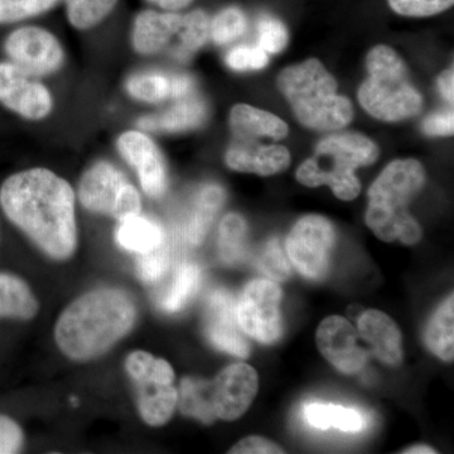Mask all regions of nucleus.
Segmentation results:
<instances>
[{"label": "nucleus", "mask_w": 454, "mask_h": 454, "mask_svg": "<svg viewBox=\"0 0 454 454\" xmlns=\"http://www.w3.org/2000/svg\"><path fill=\"white\" fill-rule=\"evenodd\" d=\"M122 160L138 175L146 196L160 199L168 187L166 162L162 152L145 130H127L116 140Z\"/></svg>", "instance_id": "obj_15"}, {"label": "nucleus", "mask_w": 454, "mask_h": 454, "mask_svg": "<svg viewBox=\"0 0 454 454\" xmlns=\"http://www.w3.org/2000/svg\"><path fill=\"white\" fill-rule=\"evenodd\" d=\"M437 85L439 92H441L442 98L447 101L448 104L453 106L454 100V74L453 68H448V70L443 71L441 74H439L437 80Z\"/></svg>", "instance_id": "obj_41"}, {"label": "nucleus", "mask_w": 454, "mask_h": 454, "mask_svg": "<svg viewBox=\"0 0 454 454\" xmlns=\"http://www.w3.org/2000/svg\"><path fill=\"white\" fill-rule=\"evenodd\" d=\"M0 205L9 220L51 258H70L76 250L74 193L52 170L32 168L5 179Z\"/></svg>", "instance_id": "obj_1"}, {"label": "nucleus", "mask_w": 454, "mask_h": 454, "mask_svg": "<svg viewBox=\"0 0 454 454\" xmlns=\"http://www.w3.org/2000/svg\"><path fill=\"white\" fill-rule=\"evenodd\" d=\"M357 328L358 336L372 346L379 360L391 366L402 363V333L389 316L380 310H365L358 317Z\"/></svg>", "instance_id": "obj_20"}, {"label": "nucleus", "mask_w": 454, "mask_h": 454, "mask_svg": "<svg viewBox=\"0 0 454 454\" xmlns=\"http://www.w3.org/2000/svg\"><path fill=\"white\" fill-rule=\"evenodd\" d=\"M232 454L284 453L283 448L271 442L270 439L252 435L241 439L230 450Z\"/></svg>", "instance_id": "obj_40"}, {"label": "nucleus", "mask_w": 454, "mask_h": 454, "mask_svg": "<svg viewBox=\"0 0 454 454\" xmlns=\"http://www.w3.org/2000/svg\"><path fill=\"white\" fill-rule=\"evenodd\" d=\"M426 169L417 160H397L385 167L370 187L366 225L376 238L391 243L414 245L422 238L418 221L409 214V205L422 191Z\"/></svg>", "instance_id": "obj_3"}, {"label": "nucleus", "mask_w": 454, "mask_h": 454, "mask_svg": "<svg viewBox=\"0 0 454 454\" xmlns=\"http://www.w3.org/2000/svg\"><path fill=\"white\" fill-rule=\"evenodd\" d=\"M220 258L227 265L243 262L247 254V223L239 214H229L219 227Z\"/></svg>", "instance_id": "obj_28"}, {"label": "nucleus", "mask_w": 454, "mask_h": 454, "mask_svg": "<svg viewBox=\"0 0 454 454\" xmlns=\"http://www.w3.org/2000/svg\"><path fill=\"white\" fill-rule=\"evenodd\" d=\"M268 62V53L260 47H236L226 56L227 66L235 71L262 70Z\"/></svg>", "instance_id": "obj_37"}, {"label": "nucleus", "mask_w": 454, "mask_h": 454, "mask_svg": "<svg viewBox=\"0 0 454 454\" xmlns=\"http://www.w3.org/2000/svg\"><path fill=\"white\" fill-rule=\"evenodd\" d=\"M256 267L273 282H284L291 277V265L284 256L278 239H271L256 258Z\"/></svg>", "instance_id": "obj_33"}, {"label": "nucleus", "mask_w": 454, "mask_h": 454, "mask_svg": "<svg viewBox=\"0 0 454 454\" xmlns=\"http://www.w3.org/2000/svg\"><path fill=\"white\" fill-rule=\"evenodd\" d=\"M169 267L168 244L164 243L152 252L139 254L138 273L146 283L162 279Z\"/></svg>", "instance_id": "obj_36"}, {"label": "nucleus", "mask_w": 454, "mask_h": 454, "mask_svg": "<svg viewBox=\"0 0 454 454\" xmlns=\"http://www.w3.org/2000/svg\"><path fill=\"white\" fill-rule=\"evenodd\" d=\"M230 129L232 139L247 142H262V140H282L288 136L286 122L274 114L247 104H238L230 112Z\"/></svg>", "instance_id": "obj_21"}, {"label": "nucleus", "mask_w": 454, "mask_h": 454, "mask_svg": "<svg viewBox=\"0 0 454 454\" xmlns=\"http://www.w3.org/2000/svg\"><path fill=\"white\" fill-rule=\"evenodd\" d=\"M200 283H201L200 268L190 262L182 264L176 271L169 291L163 295L160 307L169 313L184 309V307L199 291Z\"/></svg>", "instance_id": "obj_30"}, {"label": "nucleus", "mask_w": 454, "mask_h": 454, "mask_svg": "<svg viewBox=\"0 0 454 454\" xmlns=\"http://www.w3.org/2000/svg\"><path fill=\"white\" fill-rule=\"evenodd\" d=\"M62 0H0V25L22 22L52 11Z\"/></svg>", "instance_id": "obj_32"}, {"label": "nucleus", "mask_w": 454, "mask_h": 454, "mask_svg": "<svg viewBox=\"0 0 454 454\" xmlns=\"http://www.w3.org/2000/svg\"><path fill=\"white\" fill-rule=\"evenodd\" d=\"M259 389L258 373L247 364L225 367L212 381L184 378L179 387V411L203 424L232 422L247 413Z\"/></svg>", "instance_id": "obj_7"}, {"label": "nucleus", "mask_w": 454, "mask_h": 454, "mask_svg": "<svg viewBox=\"0 0 454 454\" xmlns=\"http://www.w3.org/2000/svg\"><path fill=\"white\" fill-rule=\"evenodd\" d=\"M282 298V289L273 280L255 279L247 284L236 301L243 333L265 345L279 340L283 333Z\"/></svg>", "instance_id": "obj_11"}, {"label": "nucleus", "mask_w": 454, "mask_h": 454, "mask_svg": "<svg viewBox=\"0 0 454 454\" xmlns=\"http://www.w3.org/2000/svg\"><path fill=\"white\" fill-rule=\"evenodd\" d=\"M304 419L312 428L319 430L334 428L340 432L358 433L367 427L365 415L357 409L324 403L306 405Z\"/></svg>", "instance_id": "obj_24"}, {"label": "nucleus", "mask_w": 454, "mask_h": 454, "mask_svg": "<svg viewBox=\"0 0 454 454\" xmlns=\"http://www.w3.org/2000/svg\"><path fill=\"white\" fill-rule=\"evenodd\" d=\"M125 369L136 387L142 419L151 427L168 423L178 403L172 366L148 352L134 351L127 357Z\"/></svg>", "instance_id": "obj_9"}, {"label": "nucleus", "mask_w": 454, "mask_h": 454, "mask_svg": "<svg viewBox=\"0 0 454 454\" xmlns=\"http://www.w3.org/2000/svg\"><path fill=\"white\" fill-rule=\"evenodd\" d=\"M0 103L31 121H43L55 107L50 89L11 61L0 62Z\"/></svg>", "instance_id": "obj_14"}, {"label": "nucleus", "mask_w": 454, "mask_h": 454, "mask_svg": "<svg viewBox=\"0 0 454 454\" xmlns=\"http://www.w3.org/2000/svg\"><path fill=\"white\" fill-rule=\"evenodd\" d=\"M278 89L301 125L318 131L348 127L354 106L337 92L336 79L317 59L288 66L278 76Z\"/></svg>", "instance_id": "obj_4"}, {"label": "nucleus", "mask_w": 454, "mask_h": 454, "mask_svg": "<svg viewBox=\"0 0 454 454\" xmlns=\"http://www.w3.org/2000/svg\"><path fill=\"white\" fill-rule=\"evenodd\" d=\"M66 17L77 31H89L113 13L119 0H62Z\"/></svg>", "instance_id": "obj_29"}, {"label": "nucleus", "mask_w": 454, "mask_h": 454, "mask_svg": "<svg viewBox=\"0 0 454 454\" xmlns=\"http://www.w3.org/2000/svg\"><path fill=\"white\" fill-rule=\"evenodd\" d=\"M195 80L187 74H166L162 71H140L125 82V91L134 100L145 104L181 100L192 95Z\"/></svg>", "instance_id": "obj_19"}, {"label": "nucleus", "mask_w": 454, "mask_h": 454, "mask_svg": "<svg viewBox=\"0 0 454 454\" xmlns=\"http://www.w3.org/2000/svg\"><path fill=\"white\" fill-rule=\"evenodd\" d=\"M160 11L179 12L190 7L195 0H145Z\"/></svg>", "instance_id": "obj_42"}, {"label": "nucleus", "mask_w": 454, "mask_h": 454, "mask_svg": "<svg viewBox=\"0 0 454 454\" xmlns=\"http://www.w3.org/2000/svg\"><path fill=\"white\" fill-rule=\"evenodd\" d=\"M258 47L267 53L282 52L288 43V31L279 20L262 17L258 23Z\"/></svg>", "instance_id": "obj_35"}, {"label": "nucleus", "mask_w": 454, "mask_h": 454, "mask_svg": "<svg viewBox=\"0 0 454 454\" xmlns=\"http://www.w3.org/2000/svg\"><path fill=\"white\" fill-rule=\"evenodd\" d=\"M22 429L11 418L0 415V454L20 452L23 446Z\"/></svg>", "instance_id": "obj_38"}, {"label": "nucleus", "mask_w": 454, "mask_h": 454, "mask_svg": "<svg viewBox=\"0 0 454 454\" xmlns=\"http://www.w3.org/2000/svg\"><path fill=\"white\" fill-rule=\"evenodd\" d=\"M79 199L86 210L119 221L142 211V200L137 188L118 167L107 160H98L83 173Z\"/></svg>", "instance_id": "obj_10"}, {"label": "nucleus", "mask_w": 454, "mask_h": 454, "mask_svg": "<svg viewBox=\"0 0 454 454\" xmlns=\"http://www.w3.org/2000/svg\"><path fill=\"white\" fill-rule=\"evenodd\" d=\"M247 16L240 8L227 7L210 20V40L219 46L231 43L247 31Z\"/></svg>", "instance_id": "obj_31"}, {"label": "nucleus", "mask_w": 454, "mask_h": 454, "mask_svg": "<svg viewBox=\"0 0 454 454\" xmlns=\"http://www.w3.org/2000/svg\"><path fill=\"white\" fill-rule=\"evenodd\" d=\"M115 239L122 249L138 254L152 252L167 243L162 226L140 214L119 221Z\"/></svg>", "instance_id": "obj_23"}, {"label": "nucleus", "mask_w": 454, "mask_h": 454, "mask_svg": "<svg viewBox=\"0 0 454 454\" xmlns=\"http://www.w3.org/2000/svg\"><path fill=\"white\" fill-rule=\"evenodd\" d=\"M317 346L331 365L343 373L360 372L367 363V352L358 345V333L348 319L331 316L317 330Z\"/></svg>", "instance_id": "obj_17"}, {"label": "nucleus", "mask_w": 454, "mask_h": 454, "mask_svg": "<svg viewBox=\"0 0 454 454\" xmlns=\"http://www.w3.org/2000/svg\"><path fill=\"white\" fill-rule=\"evenodd\" d=\"M422 130L429 137L453 136L454 115L450 112L434 113L427 116L422 124Z\"/></svg>", "instance_id": "obj_39"}, {"label": "nucleus", "mask_w": 454, "mask_h": 454, "mask_svg": "<svg viewBox=\"0 0 454 454\" xmlns=\"http://www.w3.org/2000/svg\"><path fill=\"white\" fill-rule=\"evenodd\" d=\"M387 4L399 16L426 18L452 8L454 0H387Z\"/></svg>", "instance_id": "obj_34"}, {"label": "nucleus", "mask_w": 454, "mask_h": 454, "mask_svg": "<svg viewBox=\"0 0 454 454\" xmlns=\"http://www.w3.org/2000/svg\"><path fill=\"white\" fill-rule=\"evenodd\" d=\"M4 51L12 64L32 76L46 77L61 70L65 50L61 42L49 29L23 26L8 35Z\"/></svg>", "instance_id": "obj_13"}, {"label": "nucleus", "mask_w": 454, "mask_h": 454, "mask_svg": "<svg viewBox=\"0 0 454 454\" xmlns=\"http://www.w3.org/2000/svg\"><path fill=\"white\" fill-rule=\"evenodd\" d=\"M366 70L367 77L358 89L357 98L372 118L396 122L422 112V94L411 82L405 62L391 47H373L367 53Z\"/></svg>", "instance_id": "obj_6"}, {"label": "nucleus", "mask_w": 454, "mask_h": 454, "mask_svg": "<svg viewBox=\"0 0 454 454\" xmlns=\"http://www.w3.org/2000/svg\"><path fill=\"white\" fill-rule=\"evenodd\" d=\"M225 199V191L217 184H207L200 191L196 199L195 212L187 227V238L191 244L202 243Z\"/></svg>", "instance_id": "obj_27"}, {"label": "nucleus", "mask_w": 454, "mask_h": 454, "mask_svg": "<svg viewBox=\"0 0 454 454\" xmlns=\"http://www.w3.org/2000/svg\"><path fill=\"white\" fill-rule=\"evenodd\" d=\"M336 243L333 223L321 215L301 217L286 238V253L298 271L310 280L324 279Z\"/></svg>", "instance_id": "obj_12"}, {"label": "nucleus", "mask_w": 454, "mask_h": 454, "mask_svg": "<svg viewBox=\"0 0 454 454\" xmlns=\"http://www.w3.org/2000/svg\"><path fill=\"white\" fill-rule=\"evenodd\" d=\"M137 315L136 301L121 289L86 293L59 316L56 343L66 356L74 361L97 358L130 333Z\"/></svg>", "instance_id": "obj_2"}, {"label": "nucleus", "mask_w": 454, "mask_h": 454, "mask_svg": "<svg viewBox=\"0 0 454 454\" xmlns=\"http://www.w3.org/2000/svg\"><path fill=\"white\" fill-rule=\"evenodd\" d=\"M225 162L236 172L273 176L288 168L291 153L283 145L232 139L226 151Z\"/></svg>", "instance_id": "obj_18"}, {"label": "nucleus", "mask_w": 454, "mask_h": 454, "mask_svg": "<svg viewBox=\"0 0 454 454\" xmlns=\"http://www.w3.org/2000/svg\"><path fill=\"white\" fill-rule=\"evenodd\" d=\"M205 333L214 348L232 356H249L250 346L238 322L236 301L231 293L216 289L205 306Z\"/></svg>", "instance_id": "obj_16"}, {"label": "nucleus", "mask_w": 454, "mask_h": 454, "mask_svg": "<svg viewBox=\"0 0 454 454\" xmlns=\"http://www.w3.org/2000/svg\"><path fill=\"white\" fill-rule=\"evenodd\" d=\"M207 118V106L203 101L195 98H184L177 104L153 114V115L142 116L139 119L138 128L146 133H179L196 129L201 127Z\"/></svg>", "instance_id": "obj_22"}, {"label": "nucleus", "mask_w": 454, "mask_h": 454, "mask_svg": "<svg viewBox=\"0 0 454 454\" xmlns=\"http://www.w3.org/2000/svg\"><path fill=\"white\" fill-rule=\"evenodd\" d=\"M404 453H437L433 448L427 446H415L411 448H408V450H404Z\"/></svg>", "instance_id": "obj_43"}, {"label": "nucleus", "mask_w": 454, "mask_h": 454, "mask_svg": "<svg viewBox=\"0 0 454 454\" xmlns=\"http://www.w3.org/2000/svg\"><path fill=\"white\" fill-rule=\"evenodd\" d=\"M210 20L202 9L186 14L145 9L134 17L131 47L138 55H168L187 61L210 40Z\"/></svg>", "instance_id": "obj_8"}, {"label": "nucleus", "mask_w": 454, "mask_h": 454, "mask_svg": "<svg viewBox=\"0 0 454 454\" xmlns=\"http://www.w3.org/2000/svg\"><path fill=\"white\" fill-rule=\"evenodd\" d=\"M38 301L20 278L0 273V318L31 319L37 315Z\"/></svg>", "instance_id": "obj_25"}, {"label": "nucleus", "mask_w": 454, "mask_h": 454, "mask_svg": "<svg viewBox=\"0 0 454 454\" xmlns=\"http://www.w3.org/2000/svg\"><path fill=\"white\" fill-rule=\"evenodd\" d=\"M454 300L450 294L435 310L426 331V342L432 354L450 363L454 356Z\"/></svg>", "instance_id": "obj_26"}, {"label": "nucleus", "mask_w": 454, "mask_h": 454, "mask_svg": "<svg viewBox=\"0 0 454 454\" xmlns=\"http://www.w3.org/2000/svg\"><path fill=\"white\" fill-rule=\"evenodd\" d=\"M379 146L358 133H340L325 137L316 145L313 157L301 163L297 179L307 187H331L342 201H352L361 191L355 170L378 160Z\"/></svg>", "instance_id": "obj_5"}]
</instances>
